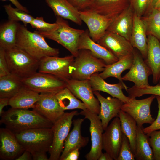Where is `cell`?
<instances>
[{
    "mask_svg": "<svg viewBox=\"0 0 160 160\" xmlns=\"http://www.w3.org/2000/svg\"><path fill=\"white\" fill-rule=\"evenodd\" d=\"M55 95L59 105L64 111L87 109L84 104L78 99L67 87L59 92Z\"/></svg>",
    "mask_w": 160,
    "mask_h": 160,
    "instance_id": "34",
    "label": "cell"
},
{
    "mask_svg": "<svg viewBox=\"0 0 160 160\" xmlns=\"http://www.w3.org/2000/svg\"><path fill=\"white\" fill-rule=\"evenodd\" d=\"M15 135L25 150L28 151L32 155L48 152L53 137L51 127L31 129Z\"/></svg>",
    "mask_w": 160,
    "mask_h": 160,
    "instance_id": "4",
    "label": "cell"
},
{
    "mask_svg": "<svg viewBox=\"0 0 160 160\" xmlns=\"http://www.w3.org/2000/svg\"><path fill=\"white\" fill-rule=\"evenodd\" d=\"M133 58V53L119 60L113 64L107 65L104 70L99 74L104 79L110 77L116 78L119 82L126 85L123 82L121 75L123 71L130 69L132 63Z\"/></svg>",
    "mask_w": 160,
    "mask_h": 160,
    "instance_id": "29",
    "label": "cell"
},
{
    "mask_svg": "<svg viewBox=\"0 0 160 160\" xmlns=\"http://www.w3.org/2000/svg\"><path fill=\"white\" fill-rule=\"evenodd\" d=\"M22 81L25 86L39 94H56L66 87L65 81L53 75L39 72L22 79Z\"/></svg>",
    "mask_w": 160,
    "mask_h": 160,
    "instance_id": "9",
    "label": "cell"
},
{
    "mask_svg": "<svg viewBox=\"0 0 160 160\" xmlns=\"http://www.w3.org/2000/svg\"><path fill=\"white\" fill-rule=\"evenodd\" d=\"M135 156L132 152L128 138L124 134L121 148L117 160H134Z\"/></svg>",
    "mask_w": 160,
    "mask_h": 160,
    "instance_id": "40",
    "label": "cell"
},
{
    "mask_svg": "<svg viewBox=\"0 0 160 160\" xmlns=\"http://www.w3.org/2000/svg\"><path fill=\"white\" fill-rule=\"evenodd\" d=\"M1 116L0 123L15 134L31 129L51 128L53 124L33 110L11 108Z\"/></svg>",
    "mask_w": 160,
    "mask_h": 160,
    "instance_id": "1",
    "label": "cell"
},
{
    "mask_svg": "<svg viewBox=\"0 0 160 160\" xmlns=\"http://www.w3.org/2000/svg\"><path fill=\"white\" fill-rule=\"evenodd\" d=\"M78 149H75L69 153L63 160H77L80 155Z\"/></svg>",
    "mask_w": 160,
    "mask_h": 160,
    "instance_id": "45",
    "label": "cell"
},
{
    "mask_svg": "<svg viewBox=\"0 0 160 160\" xmlns=\"http://www.w3.org/2000/svg\"><path fill=\"white\" fill-rule=\"evenodd\" d=\"M153 0H129L134 13L141 17L151 8Z\"/></svg>",
    "mask_w": 160,
    "mask_h": 160,
    "instance_id": "38",
    "label": "cell"
},
{
    "mask_svg": "<svg viewBox=\"0 0 160 160\" xmlns=\"http://www.w3.org/2000/svg\"><path fill=\"white\" fill-rule=\"evenodd\" d=\"M145 24L141 17L134 13L133 25L129 41L132 47L137 49L144 59L147 58V37Z\"/></svg>",
    "mask_w": 160,
    "mask_h": 160,
    "instance_id": "24",
    "label": "cell"
},
{
    "mask_svg": "<svg viewBox=\"0 0 160 160\" xmlns=\"http://www.w3.org/2000/svg\"><path fill=\"white\" fill-rule=\"evenodd\" d=\"M20 24L8 20L0 25V47L5 50L16 46L17 36Z\"/></svg>",
    "mask_w": 160,
    "mask_h": 160,
    "instance_id": "30",
    "label": "cell"
},
{
    "mask_svg": "<svg viewBox=\"0 0 160 160\" xmlns=\"http://www.w3.org/2000/svg\"><path fill=\"white\" fill-rule=\"evenodd\" d=\"M103 135V149L112 158L117 160L124 136L120 119L114 118Z\"/></svg>",
    "mask_w": 160,
    "mask_h": 160,
    "instance_id": "14",
    "label": "cell"
},
{
    "mask_svg": "<svg viewBox=\"0 0 160 160\" xmlns=\"http://www.w3.org/2000/svg\"><path fill=\"white\" fill-rule=\"evenodd\" d=\"M151 147L154 160H160V130L153 131L147 134Z\"/></svg>",
    "mask_w": 160,
    "mask_h": 160,
    "instance_id": "39",
    "label": "cell"
},
{
    "mask_svg": "<svg viewBox=\"0 0 160 160\" xmlns=\"http://www.w3.org/2000/svg\"><path fill=\"white\" fill-rule=\"evenodd\" d=\"M111 52L118 60L133 53L134 48L122 36L106 31L97 42Z\"/></svg>",
    "mask_w": 160,
    "mask_h": 160,
    "instance_id": "16",
    "label": "cell"
},
{
    "mask_svg": "<svg viewBox=\"0 0 160 160\" xmlns=\"http://www.w3.org/2000/svg\"><path fill=\"white\" fill-rule=\"evenodd\" d=\"M150 9L148 15L142 19L145 26L147 34L160 40V11L153 7Z\"/></svg>",
    "mask_w": 160,
    "mask_h": 160,
    "instance_id": "35",
    "label": "cell"
},
{
    "mask_svg": "<svg viewBox=\"0 0 160 160\" xmlns=\"http://www.w3.org/2000/svg\"><path fill=\"white\" fill-rule=\"evenodd\" d=\"M147 44V54L145 61L151 70L153 83L156 84L160 75V42L155 36L148 35Z\"/></svg>",
    "mask_w": 160,
    "mask_h": 160,
    "instance_id": "25",
    "label": "cell"
},
{
    "mask_svg": "<svg viewBox=\"0 0 160 160\" xmlns=\"http://www.w3.org/2000/svg\"><path fill=\"white\" fill-rule=\"evenodd\" d=\"M32 159L33 160H49L46 153L39 152L32 155Z\"/></svg>",
    "mask_w": 160,
    "mask_h": 160,
    "instance_id": "46",
    "label": "cell"
},
{
    "mask_svg": "<svg viewBox=\"0 0 160 160\" xmlns=\"http://www.w3.org/2000/svg\"><path fill=\"white\" fill-rule=\"evenodd\" d=\"M79 114L84 116V119L90 121L89 132L91 146L89 152L85 156L87 160H98L102 153L103 135L104 131L101 120L97 114L87 109L82 110Z\"/></svg>",
    "mask_w": 160,
    "mask_h": 160,
    "instance_id": "11",
    "label": "cell"
},
{
    "mask_svg": "<svg viewBox=\"0 0 160 160\" xmlns=\"http://www.w3.org/2000/svg\"><path fill=\"white\" fill-rule=\"evenodd\" d=\"M10 73L5 57V50L0 47V77Z\"/></svg>",
    "mask_w": 160,
    "mask_h": 160,
    "instance_id": "43",
    "label": "cell"
},
{
    "mask_svg": "<svg viewBox=\"0 0 160 160\" xmlns=\"http://www.w3.org/2000/svg\"><path fill=\"white\" fill-rule=\"evenodd\" d=\"M0 145L1 160H16L25 151L15 134L5 127L0 129Z\"/></svg>",
    "mask_w": 160,
    "mask_h": 160,
    "instance_id": "18",
    "label": "cell"
},
{
    "mask_svg": "<svg viewBox=\"0 0 160 160\" xmlns=\"http://www.w3.org/2000/svg\"><path fill=\"white\" fill-rule=\"evenodd\" d=\"M24 86L22 79L10 73L0 77V98H10Z\"/></svg>",
    "mask_w": 160,
    "mask_h": 160,
    "instance_id": "31",
    "label": "cell"
},
{
    "mask_svg": "<svg viewBox=\"0 0 160 160\" xmlns=\"http://www.w3.org/2000/svg\"><path fill=\"white\" fill-rule=\"evenodd\" d=\"M32 159V155L28 151L25 150L23 153L16 160H31Z\"/></svg>",
    "mask_w": 160,
    "mask_h": 160,
    "instance_id": "47",
    "label": "cell"
},
{
    "mask_svg": "<svg viewBox=\"0 0 160 160\" xmlns=\"http://www.w3.org/2000/svg\"><path fill=\"white\" fill-rule=\"evenodd\" d=\"M110 156L106 152L101 154L98 160H113Z\"/></svg>",
    "mask_w": 160,
    "mask_h": 160,
    "instance_id": "50",
    "label": "cell"
},
{
    "mask_svg": "<svg viewBox=\"0 0 160 160\" xmlns=\"http://www.w3.org/2000/svg\"><path fill=\"white\" fill-rule=\"evenodd\" d=\"M89 80L93 92H106L113 97L120 100L124 103L129 101L130 97L125 95L122 91V89H124L127 91L129 87L121 82L114 84L108 83L100 76L98 73L92 75Z\"/></svg>",
    "mask_w": 160,
    "mask_h": 160,
    "instance_id": "22",
    "label": "cell"
},
{
    "mask_svg": "<svg viewBox=\"0 0 160 160\" xmlns=\"http://www.w3.org/2000/svg\"><path fill=\"white\" fill-rule=\"evenodd\" d=\"M9 20L18 22H22L24 25L26 26L30 24L34 18L28 13L20 10L17 8L13 7L10 4L4 6Z\"/></svg>",
    "mask_w": 160,
    "mask_h": 160,
    "instance_id": "36",
    "label": "cell"
},
{
    "mask_svg": "<svg viewBox=\"0 0 160 160\" xmlns=\"http://www.w3.org/2000/svg\"><path fill=\"white\" fill-rule=\"evenodd\" d=\"M45 1L56 16L69 20L78 25L82 24L79 11L67 0Z\"/></svg>",
    "mask_w": 160,
    "mask_h": 160,
    "instance_id": "26",
    "label": "cell"
},
{
    "mask_svg": "<svg viewBox=\"0 0 160 160\" xmlns=\"http://www.w3.org/2000/svg\"><path fill=\"white\" fill-rule=\"evenodd\" d=\"M84 120L78 118L73 121V129L65 140L63 150L59 160H63L72 151L76 149H80L87 145L89 138L88 137L83 136L81 132V127Z\"/></svg>",
    "mask_w": 160,
    "mask_h": 160,
    "instance_id": "21",
    "label": "cell"
},
{
    "mask_svg": "<svg viewBox=\"0 0 160 160\" xmlns=\"http://www.w3.org/2000/svg\"><path fill=\"white\" fill-rule=\"evenodd\" d=\"M74 58L72 55L45 57L39 61L38 72L53 75L66 82L71 78Z\"/></svg>",
    "mask_w": 160,
    "mask_h": 160,
    "instance_id": "8",
    "label": "cell"
},
{
    "mask_svg": "<svg viewBox=\"0 0 160 160\" xmlns=\"http://www.w3.org/2000/svg\"><path fill=\"white\" fill-rule=\"evenodd\" d=\"M154 95L148 98L138 100L136 98H130L129 101L124 103L121 110L131 116L137 122V126L142 127L145 124H151L155 120L150 113V107Z\"/></svg>",
    "mask_w": 160,
    "mask_h": 160,
    "instance_id": "12",
    "label": "cell"
},
{
    "mask_svg": "<svg viewBox=\"0 0 160 160\" xmlns=\"http://www.w3.org/2000/svg\"><path fill=\"white\" fill-rule=\"evenodd\" d=\"M129 6V0H93L89 8L102 15H118Z\"/></svg>",
    "mask_w": 160,
    "mask_h": 160,
    "instance_id": "28",
    "label": "cell"
},
{
    "mask_svg": "<svg viewBox=\"0 0 160 160\" xmlns=\"http://www.w3.org/2000/svg\"><path fill=\"white\" fill-rule=\"evenodd\" d=\"M43 36L36 30L29 31L20 24L17 33L16 46L39 61L48 56H58L59 49L49 46Z\"/></svg>",
    "mask_w": 160,
    "mask_h": 160,
    "instance_id": "2",
    "label": "cell"
},
{
    "mask_svg": "<svg viewBox=\"0 0 160 160\" xmlns=\"http://www.w3.org/2000/svg\"><path fill=\"white\" fill-rule=\"evenodd\" d=\"M40 94L24 85L13 96L9 99V105L15 109L33 108L39 99Z\"/></svg>",
    "mask_w": 160,
    "mask_h": 160,
    "instance_id": "27",
    "label": "cell"
},
{
    "mask_svg": "<svg viewBox=\"0 0 160 160\" xmlns=\"http://www.w3.org/2000/svg\"><path fill=\"white\" fill-rule=\"evenodd\" d=\"M79 114L77 110L65 112L53 124L51 128L53 132L52 144L48 151L49 160H59L63 152L65 140L70 132L73 119Z\"/></svg>",
    "mask_w": 160,
    "mask_h": 160,
    "instance_id": "7",
    "label": "cell"
},
{
    "mask_svg": "<svg viewBox=\"0 0 160 160\" xmlns=\"http://www.w3.org/2000/svg\"><path fill=\"white\" fill-rule=\"evenodd\" d=\"M158 105V111L157 117L156 120L149 126L143 128L144 132L148 134L152 132L160 130V97L156 96Z\"/></svg>",
    "mask_w": 160,
    "mask_h": 160,
    "instance_id": "42",
    "label": "cell"
},
{
    "mask_svg": "<svg viewBox=\"0 0 160 160\" xmlns=\"http://www.w3.org/2000/svg\"><path fill=\"white\" fill-rule=\"evenodd\" d=\"M82 21L87 25L92 39L97 42L118 15H102L89 8L79 11Z\"/></svg>",
    "mask_w": 160,
    "mask_h": 160,
    "instance_id": "10",
    "label": "cell"
},
{
    "mask_svg": "<svg viewBox=\"0 0 160 160\" xmlns=\"http://www.w3.org/2000/svg\"><path fill=\"white\" fill-rule=\"evenodd\" d=\"M31 27L39 32H48L55 29L57 26L55 22L49 23L45 21L42 17L34 18L30 24Z\"/></svg>",
    "mask_w": 160,
    "mask_h": 160,
    "instance_id": "41",
    "label": "cell"
},
{
    "mask_svg": "<svg viewBox=\"0 0 160 160\" xmlns=\"http://www.w3.org/2000/svg\"><path fill=\"white\" fill-rule=\"evenodd\" d=\"M66 82V87L84 104L87 109L92 112L99 114L100 103L94 95L89 79L79 80L71 78Z\"/></svg>",
    "mask_w": 160,
    "mask_h": 160,
    "instance_id": "13",
    "label": "cell"
},
{
    "mask_svg": "<svg viewBox=\"0 0 160 160\" xmlns=\"http://www.w3.org/2000/svg\"><path fill=\"white\" fill-rule=\"evenodd\" d=\"M153 7L160 11V0H158L154 6Z\"/></svg>",
    "mask_w": 160,
    "mask_h": 160,
    "instance_id": "51",
    "label": "cell"
},
{
    "mask_svg": "<svg viewBox=\"0 0 160 160\" xmlns=\"http://www.w3.org/2000/svg\"><path fill=\"white\" fill-rule=\"evenodd\" d=\"M127 92L130 98H136L143 95L151 94L160 97V84L155 86L147 85L137 87L134 85L128 88Z\"/></svg>",
    "mask_w": 160,
    "mask_h": 160,
    "instance_id": "37",
    "label": "cell"
},
{
    "mask_svg": "<svg viewBox=\"0 0 160 160\" xmlns=\"http://www.w3.org/2000/svg\"><path fill=\"white\" fill-rule=\"evenodd\" d=\"M9 98H0V116L4 113V108L9 104Z\"/></svg>",
    "mask_w": 160,
    "mask_h": 160,
    "instance_id": "49",
    "label": "cell"
},
{
    "mask_svg": "<svg viewBox=\"0 0 160 160\" xmlns=\"http://www.w3.org/2000/svg\"><path fill=\"white\" fill-rule=\"evenodd\" d=\"M143 127L137 126L136 139L135 159L153 160V154L150 145L148 137L143 130Z\"/></svg>",
    "mask_w": 160,
    "mask_h": 160,
    "instance_id": "32",
    "label": "cell"
},
{
    "mask_svg": "<svg viewBox=\"0 0 160 160\" xmlns=\"http://www.w3.org/2000/svg\"><path fill=\"white\" fill-rule=\"evenodd\" d=\"M5 54L10 73L23 79L38 71L39 61L18 47L15 46L5 50Z\"/></svg>",
    "mask_w": 160,
    "mask_h": 160,
    "instance_id": "5",
    "label": "cell"
},
{
    "mask_svg": "<svg viewBox=\"0 0 160 160\" xmlns=\"http://www.w3.org/2000/svg\"><path fill=\"white\" fill-rule=\"evenodd\" d=\"M57 27L48 32H37L44 37L52 40L62 45L74 57L78 55V46L80 38L84 30L71 27L68 22L58 16H56Z\"/></svg>",
    "mask_w": 160,
    "mask_h": 160,
    "instance_id": "3",
    "label": "cell"
},
{
    "mask_svg": "<svg viewBox=\"0 0 160 160\" xmlns=\"http://www.w3.org/2000/svg\"><path fill=\"white\" fill-rule=\"evenodd\" d=\"M118 117L120 121L122 131L129 139L131 149L135 155L137 128V122L131 116L121 110Z\"/></svg>",
    "mask_w": 160,
    "mask_h": 160,
    "instance_id": "33",
    "label": "cell"
},
{
    "mask_svg": "<svg viewBox=\"0 0 160 160\" xmlns=\"http://www.w3.org/2000/svg\"><path fill=\"white\" fill-rule=\"evenodd\" d=\"M1 1H10L16 8L21 10L23 11L29 13V11L27 8L22 5L18 1V0H0Z\"/></svg>",
    "mask_w": 160,
    "mask_h": 160,
    "instance_id": "48",
    "label": "cell"
},
{
    "mask_svg": "<svg viewBox=\"0 0 160 160\" xmlns=\"http://www.w3.org/2000/svg\"><path fill=\"white\" fill-rule=\"evenodd\" d=\"M100 104V111L98 115L101 120L104 131L113 118L118 117L124 103L120 100L108 97H104L99 91L93 92Z\"/></svg>",
    "mask_w": 160,
    "mask_h": 160,
    "instance_id": "19",
    "label": "cell"
},
{
    "mask_svg": "<svg viewBox=\"0 0 160 160\" xmlns=\"http://www.w3.org/2000/svg\"><path fill=\"white\" fill-rule=\"evenodd\" d=\"M79 11L89 8L93 0H67Z\"/></svg>",
    "mask_w": 160,
    "mask_h": 160,
    "instance_id": "44",
    "label": "cell"
},
{
    "mask_svg": "<svg viewBox=\"0 0 160 160\" xmlns=\"http://www.w3.org/2000/svg\"><path fill=\"white\" fill-rule=\"evenodd\" d=\"M158 0H153L151 7H153Z\"/></svg>",
    "mask_w": 160,
    "mask_h": 160,
    "instance_id": "52",
    "label": "cell"
},
{
    "mask_svg": "<svg viewBox=\"0 0 160 160\" xmlns=\"http://www.w3.org/2000/svg\"><path fill=\"white\" fill-rule=\"evenodd\" d=\"M78 49H87L97 58L104 61L107 65L113 64L119 60L105 48L94 41L90 37L89 31L86 30L81 36Z\"/></svg>",
    "mask_w": 160,
    "mask_h": 160,
    "instance_id": "20",
    "label": "cell"
},
{
    "mask_svg": "<svg viewBox=\"0 0 160 160\" xmlns=\"http://www.w3.org/2000/svg\"><path fill=\"white\" fill-rule=\"evenodd\" d=\"M40 97L33 110L53 124L65 113L59 105L55 94L50 93L40 94Z\"/></svg>",
    "mask_w": 160,
    "mask_h": 160,
    "instance_id": "15",
    "label": "cell"
},
{
    "mask_svg": "<svg viewBox=\"0 0 160 160\" xmlns=\"http://www.w3.org/2000/svg\"><path fill=\"white\" fill-rule=\"evenodd\" d=\"M133 56L132 66L129 71L122 77L123 80L132 82L137 87L149 85L148 78L152 75L151 68L141 54L134 49Z\"/></svg>",
    "mask_w": 160,
    "mask_h": 160,
    "instance_id": "17",
    "label": "cell"
},
{
    "mask_svg": "<svg viewBox=\"0 0 160 160\" xmlns=\"http://www.w3.org/2000/svg\"><path fill=\"white\" fill-rule=\"evenodd\" d=\"M107 65L89 50H79L73 65L71 78L79 80L89 79L93 74L102 72Z\"/></svg>",
    "mask_w": 160,
    "mask_h": 160,
    "instance_id": "6",
    "label": "cell"
},
{
    "mask_svg": "<svg viewBox=\"0 0 160 160\" xmlns=\"http://www.w3.org/2000/svg\"><path fill=\"white\" fill-rule=\"evenodd\" d=\"M158 82H159V84H160V76H159V81H158Z\"/></svg>",
    "mask_w": 160,
    "mask_h": 160,
    "instance_id": "53",
    "label": "cell"
},
{
    "mask_svg": "<svg viewBox=\"0 0 160 160\" xmlns=\"http://www.w3.org/2000/svg\"><path fill=\"white\" fill-rule=\"evenodd\" d=\"M134 14L129 5L115 17L107 31L120 35L129 41L133 25Z\"/></svg>",
    "mask_w": 160,
    "mask_h": 160,
    "instance_id": "23",
    "label": "cell"
}]
</instances>
